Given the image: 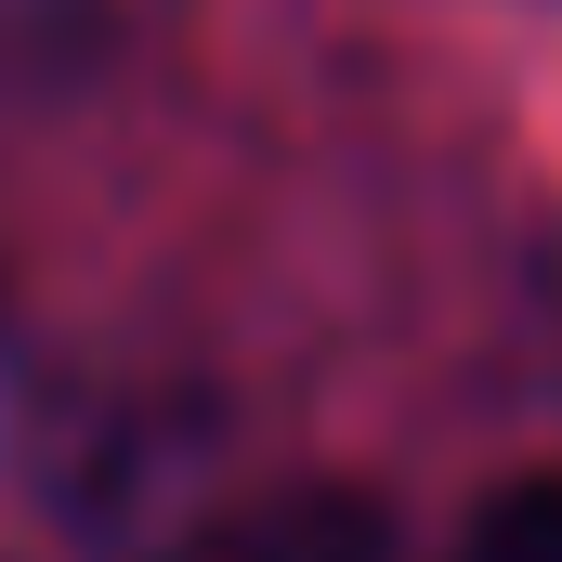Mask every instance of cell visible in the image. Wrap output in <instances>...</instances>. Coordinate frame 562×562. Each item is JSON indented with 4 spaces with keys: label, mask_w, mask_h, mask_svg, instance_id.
Instances as JSON below:
<instances>
[{
    "label": "cell",
    "mask_w": 562,
    "mask_h": 562,
    "mask_svg": "<svg viewBox=\"0 0 562 562\" xmlns=\"http://www.w3.org/2000/svg\"><path fill=\"white\" fill-rule=\"evenodd\" d=\"M458 562H562V471H524V484H497V497L471 510Z\"/></svg>",
    "instance_id": "cell-3"
},
{
    "label": "cell",
    "mask_w": 562,
    "mask_h": 562,
    "mask_svg": "<svg viewBox=\"0 0 562 562\" xmlns=\"http://www.w3.org/2000/svg\"><path fill=\"white\" fill-rule=\"evenodd\" d=\"M157 562H393V524L340 484H262V497L183 524Z\"/></svg>",
    "instance_id": "cell-1"
},
{
    "label": "cell",
    "mask_w": 562,
    "mask_h": 562,
    "mask_svg": "<svg viewBox=\"0 0 562 562\" xmlns=\"http://www.w3.org/2000/svg\"><path fill=\"white\" fill-rule=\"evenodd\" d=\"M92 40H105V0H0V105L79 79Z\"/></svg>",
    "instance_id": "cell-2"
}]
</instances>
